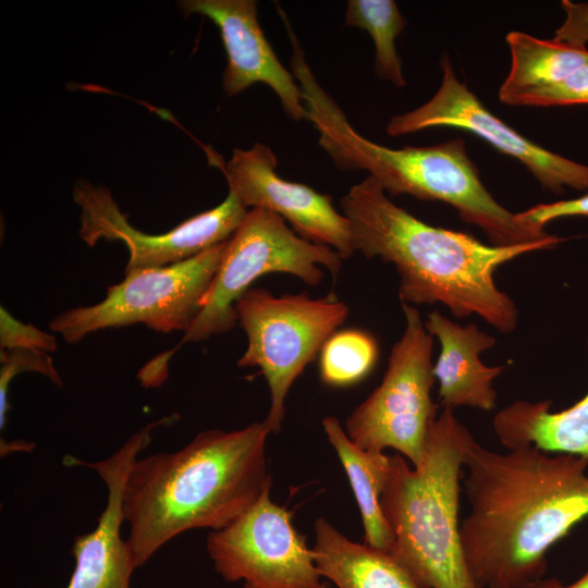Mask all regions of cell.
<instances>
[{
    "instance_id": "6da1fadb",
    "label": "cell",
    "mask_w": 588,
    "mask_h": 588,
    "mask_svg": "<svg viewBox=\"0 0 588 588\" xmlns=\"http://www.w3.org/2000/svg\"><path fill=\"white\" fill-rule=\"evenodd\" d=\"M588 460L535 446L494 452L474 438L464 456L470 505L461 520L469 572L480 588H527L547 553L588 517Z\"/></svg>"
},
{
    "instance_id": "7a4b0ae2",
    "label": "cell",
    "mask_w": 588,
    "mask_h": 588,
    "mask_svg": "<svg viewBox=\"0 0 588 588\" xmlns=\"http://www.w3.org/2000/svg\"><path fill=\"white\" fill-rule=\"evenodd\" d=\"M340 206L350 221L355 252L394 265L401 303H441L454 317L477 315L501 333L515 330L518 309L498 289L495 271L520 255L566 240L553 235L516 246L483 244L470 234L419 220L394 204L371 176L353 185Z\"/></svg>"
},
{
    "instance_id": "3957f363",
    "label": "cell",
    "mask_w": 588,
    "mask_h": 588,
    "mask_svg": "<svg viewBox=\"0 0 588 588\" xmlns=\"http://www.w3.org/2000/svg\"><path fill=\"white\" fill-rule=\"evenodd\" d=\"M266 420L201 431L184 448L137 458L123 491L127 542L136 567L176 536L220 530L271 487Z\"/></svg>"
},
{
    "instance_id": "277c9868",
    "label": "cell",
    "mask_w": 588,
    "mask_h": 588,
    "mask_svg": "<svg viewBox=\"0 0 588 588\" xmlns=\"http://www.w3.org/2000/svg\"><path fill=\"white\" fill-rule=\"evenodd\" d=\"M292 73L302 90L318 143L342 171H366L387 195H409L454 207L460 218L479 228L494 246H516L551 238L544 228L522 221L500 205L482 184L462 138L400 149L360 135L335 100L321 87L306 61Z\"/></svg>"
},
{
    "instance_id": "5b68a950",
    "label": "cell",
    "mask_w": 588,
    "mask_h": 588,
    "mask_svg": "<svg viewBox=\"0 0 588 588\" xmlns=\"http://www.w3.org/2000/svg\"><path fill=\"white\" fill-rule=\"evenodd\" d=\"M474 437L451 409L430 425L418 467L396 453L381 494L394 540L388 552L420 588H480L464 555L458 519L461 478Z\"/></svg>"
},
{
    "instance_id": "8992f818",
    "label": "cell",
    "mask_w": 588,
    "mask_h": 588,
    "mask_svg": "<svg viewBox=\"0 0 588 588\" xmlns=\"http://www.w3.org/2000/svg\"><path fill=\"white\" fill-rule=\"evenodd\" d=\"M342 259L333 248L299 236L280 216L252 208L228 241L200 310L179 345L233 329L237 323L236 302L258 278L282 272L317 286L324 277L322 267L335 278Z\"/></svg>"
},
{
    "instance_id": "52a82bcc",
    "label": "cell",
    "mask_w": 588,
    "mask_h": 588,
    "mask_svg": "<svg viewBox=\"0 0 588 588\" xmlns=\"http://www.w3.org/2000/svg\"><path fill=\"white\" fill-rule=\"evenodd\" d=\"M235 310L247 336L246 351L237 365L260 369L271 395L265 420L278 433L292 384L344 323L350 309L334 295L274 296L265 289L254 287L236 302Z\"/></svg>"
},
{
    "instance_id": "ba28073f",
    "label": "cell",
    "mask_w": 588,
    "mask_h": 588,
    "mask_svg": "<svg viewBox=\"0 0 588 588\" xmlns=\"http://www.w3.org/2000/svg\"><path fill=\"white\" fill-rule=\"evenodd\" d=\"M401 305L405 329L391 350L383 379L350 414L344 429L360 448L375 452L393 449L418 467L438 411L431 399L433 340L417 308Z\"/></svg>"
},
{
    "instance_id": "9c48e42d",
    "label": "cell",
    "mask_w": 588,
    "mask_h": 588,
    "mask_svg": "<svg viewBox=\"0 0 588 588\" xmlns=\"http://www.w3.org/2000/svg\"><path fill=\"white\" fill-rule=\"evenodd\" d=\"M226 244L174 265L125 273L123 281L107 289L102 301L64 310L49 327L70 344L99 330L135 323L157 332L184 333L200 310Z\"/></svg>"
},
{
    "instance_id": "30bf717a",
    "label": "cell",
    "mask_w": 588,
    "mask_h": 588,
    "mask_svg": "<svg viewBox=\"0 0 588 588\" xmlns=\"http://www.w3.org/2000/svg\"><path fill=\"white\" fill-rule=\"evenodd\" d=\"M292 512L270 498V489L206 541L215 571L244 588H326L313 549L293 525Z\"/></svg>"
},
{
    "instance_id": "8fae6325",
    "label": "cell",
    "mask_w": 588,
    "mask_h": 588,
    "mask_svg": "<svg viewBox=\"0 0 588 588\" xmlns=\"http://www.w3.org/2000/svg\"><path fill=\"white\" fill-rule=\"evenodd\" d=\"M73 199L81 209L78 234L87 245L95 246L100 240L126 245L125 273L174 265L229 241L248 211L229 192L217 207L191 217L168 232L147 234L128 222L110 189L102 185L79 179L73 186Z\"/></svg>"
},
{
    "instance_id": "7c38bea8",
    "label": "cell",
    "mask_w": 588,
    "mask_h": 588,
    "mask_svg": "<svg viewBox=\"0 0 588 588\" xmlns=\"http://www.w3.org/2000/svg\"><path fill=\"white\" fill-rule=\"evenodd\" d=\"M442 79L434 96L422 106L391 118L390 136H402L430 127H454L482 138L498 151L515 158L553 194L565 187L588 192V166L567 159L531 142L494 115L462 83L450 58L441 59Z\"/></svg>"
},
{
    "instance_id": "4fadbf2b",
    "label": "cell",
    "mask_w": 588,
    "mask_h": 588,
    "mask_svg": "<svg viewBox=\"0 0 588 588\" xmlns=\"http://www.w3.org/2000/svg\"><path fill=\"white\" fill-rule=\"evenodd\" d=\"M277 157L267 145L234 149L224 169L232 193L243 206L269 210L289 222L302 237L336 250L343 259L355 253L348 219L329 195L277 174Z\"/></svg>"
},
{
    "instance_id": "5bb4252c",
    "label": "cell",
    "mask_w": 588,
    "mask_h": 588,
    "mask_svg": "<svg viewBox=\"0 0 588 588\" xmlns=\"http://www.w3.org/2000/svg\"><path fill=\"white\" fill-rule=\"evenodd\" d=\"M177 418V414H171L149 422L101 461L86 462L65 456L68 466H86L95 470L108 491L96 528L74 538L75 566L65 588H131V576L137 567L128 542L121 534L125 481L139 453L150 444L154 431Z\"/></svg>"
},
{
    "instance_id": "9a60e30c",
    "label": "cell",
    "mask_w": 588,
    "mask_h": 588,
    "mask_svg": "<svg viewBox=\"0 0 588 588\" xmlns=\"http://www.w3.org/2000/svg\"><path fill=\"white\" fill-rule=\"evenodd\" d=\"M177 5L185 15L206 16L219 27L228 56L222 73V88L228 96L262 83L275 93L289 118L308 120L294 75L279 61L260 27L257 1L184 0Z\"/></svg>"
},
{
    "instance_id": "2e32d148",
    "label": "cell",
    "mask_w": 588,
    "mask_h": 588,
    "mask_svg": "<svg viewBox=\"0 0 588 588\" xmlns=\"http://www.w3.org/2000/svg\"><path fill=\"white\" fill-rule=\"evenodd\" d=\"M424 324L440 343L433 375L439 382L438 396L443 408L493 409L497 391L492 383L504 367L486 366L480 355L494 346L495 338L473 322L461 326L438 310L430 313Z\"/></svg>"
},
{
    "instance_id": "e0dca14e",
    "label": "cell",
    "mask_w": 588,
    "mask_h": 588,
    "mask_svg": "<svg viewBox=\"0 0 588 588\" xmlns=\"http://www.w3.org/2000/svg\"><path fill=\"white\" fill-rule=\"evenodd\" d=\"M492 427L507 450L535 446L588 460V392L560 412H551L550 400H517L494 415Z\"/></svg>"
},
{
    "instance_id": "ac0fdd59",
    "label": "cell",
    "mask_w": 588,
    "mask_h": 588,
    "mask_svg": "<svg viewBox=\"0 0 588 588\" xmlns=\"http://www.w3.org/2000/svg\"><path fill=\"white\" fill-rule=\"evenodd\" d=\"M311 549L321 577L336 588H420L388 551L350 540L323 517Z\"/></svg>"
},
{
    "instance_id": "d6986e66",
    "label": "cell",
    "mask_w": 588,
    "mask_h": 588,
    "mask_svg": "<svg viewBox=\"0 0 588 588\" xmlns=\"http://www.w3.org/2000/svg\"><path fill=\"white\" fill-rule=\"evenodd\" d=\"M322 428L347 475L364 526V543L388 551L393 532L383 515L380 499L385 487L391 456L368 451L354 443L333 416L322 419Z\"/></svg>"
},
{
    "instance_id": "ffe728a7",
    "label": "cell",
    "mask_w": 588,
    "mask_h": 588,
    "mask_svg": "<svg viewBox=\"0 0 588 588\" xmlns=\"http://www.w3.org/2000/svg\"><path fill=\"white\" fill-rule=\"evenodd\" d=\"M511 68L499 89L502 103L514 96L555 84L588 63V49L513 30L506 35Z\"/></svg>"
},
{
    "instance_id": "44dd1931",
    "label": "cell",
    "mask_w": 588,
    "mask_h": 588,
    "mask_svg": "<svg viewBox=\"0 0 588 588\" xmlns=\"http://www.w3.org/2000/svg\"><path fill=\"white\" fill-rule=\"evenodd\" d=\"M344 24L362 28L371 36L376 48L377 75L396 87L405 86L395 40L407 26V22L396 3L393 0H350Z\"/></svg>"
},
{
    "instance_id": "7402d4cb",
    "label": "cell",
    "mask_w": 588,
    "mask_h": 588,
    "mask_svg": "<svg viewBox=\"0 0 588 588\" xmlns=\"http://www.w3.org/2000/svg\"><path fill=\"white\" fill-rule=\"evenodd\" d=\"M378 356V342L369 332L362 329L335 331L319 353L320 380L334 388L356 384L371 372Z\"/></svg>"
},
{
    "instance_id": "603a6c76",
    "label": "cell",
    "mask_w": 588,
    "mask_h": 588,
    "mask_svg": "<svg viewBox=\"0 0 588 588\" xmlns=\"http://www.w3.org/2000/svg\"><path fill=\"white\" fill-rule=\"evenodd\" d=\"M22 372H36L48 378L54 385L62 387V379L49 353L13 348L0 352V429L7 425L9 389L11 381Z\"/></svg>"
},
{
    "instance_id": "cb8c5ba5",
    "label": "cell",
    "mask_w": 588,
    "mask_h": 588,
    "mask_svg": "<svg viewBox=\"0 0 588 588\" xmlns=\"http://www.w3.org/2000/svg\"><path fill=\"white\" fill-rule=\"evenodd\" d=\"M506 105L517 107L588 105V63L555 84L514 96Z\"/></svg>"
},
{
    "instance_id": "d4e9b609",
    "label": "cell",
    "mask_w": 588,
    "mask_h": 588,
    "mask_svg": "<svg viewBox=\"0 0 588 588\" xmlns=\"http://www.w3.org/2000/svg\"><path fill=\"white\" fill-rule=\"evenodd\" d=\"M0 348H30L52 353L58 348L57 339L34 324L24 323L4 307L0 308Z\"/></svg>"
},
{
    "instance_id": "484cf974",
    "label": "cell",
    "mask_w": 588,
    "mask_h": 588,
    "mask_svg": "<svg viewBox=\"0 0 588 588\" xmlns=\"http://www.w3.org/2000/svg\"><path fill=\"white\" fill-rule=\"evenodd\" d=\"M517 217L525 223L544 228L547 223L565 217H588V193L573 199H563L549 204H539Z\"/></svg>"
},
{
    "instance_id": "4316f807",
    "label": "cell",
    "mask_w": 588,
    "mask_h": 588,
    "mask_svg": "<svg viewBox=\"0 0 588 588\" xmlns=\"http://www.w3.org/2000/svg\"><path fill=\"white\" fill-rule=\"evenodd\" d=\"M564 22L554 32V39L574 47L586 48L588 44V3L562 0Z\"/></svg>"
},
{
    "instance_id": "83f0119b",
    "label": "cell",
    "mask_w": 588,
    "mask_h": 588,
    "mask_svg": "<svg viewBox=\"0 0 588 588\" xmlns=\"http://www.w3.org/2000/svg\"><path fill=\"white\" fill-rule=\"evenodd\" d=\"M527 588H588V571L576 581L563 585L558 578H541Z\"/></svg>"
},
{
    "instance_id": "f1b7e54d",
    "label": "cell",
    "mask_w": 588,
    "mask_h": 588,
    "mask_svg": "<svg viewBox=\"0 0 588 588\" xmlns=\"http://www.w3.org/2000/svg\"><path fill=\"white\" fill-rule=\"evenodd\" d=\"M34 448V443L26 441L7 442L1 441V456L11 452L25 451L29 452Z\"/></svg>"
}]
</instances>
